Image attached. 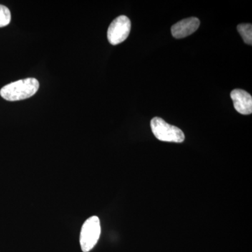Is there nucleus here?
<instances>
[{
  "label": "nucleus",
  "instance_id": "f257e3e1",
  "mask_svg": "<svg viewBox=\"0 0 252 252\" xmlns=\"http://www.w3.org/2000/svg\"><path fill=\"white\" fill-rule=\"evenodd\" d=\"M39 88V81L34 78H27L4 86L0 94L6 100H22L34 95Z\"/></svg>",
  "mask_w": 252,
  "mask_h": 252
},
{
  "label": "nucleus",
  "instance_id": "f03ea898",
  "mask_svg": "<svg viewBox=\"0 0 252 252\" xmlns=\"http://www.w3.org/2000/svg\"><path fill=\"white\" fill-rule=\"evenodd\" d=\"M151 128L158 140L177 143L185 141V135L182 130L176 126L167 124L161 118H154L151 121Z\"/></svg>",
  "mask_w": 252,
  "mask_h": 252
},
{
  "label": "nucleus",
  "instance_id": "7ed1b4c3",
  "mask_svg": "<svg viewBox=\"0 0 252 252\" xmlns=\"http://www.w3.org/2000/svg\"><path fill=\"white\" fill-rule=\"evenodd\" d=\"M101 234L100 221L98 217H91L84 222L80 233V245L84 252L94 249L98 242Z\"/></svg>",
  "mask_w": 252,
  "mask_h": 252
},
{
  "label": "nucleus",
  "instance_id": "20e7f679",
  "mask_svg": "<svg viewBox=\"0 0 252 252\" xmlns=\"http://www.w3.org/2000/svg\"><path fill=\"white\" fill-rule=\"evenodd\" d=\"M131 23L126 16H120L112 21L107 31V39L112 45H117L126 40L130 34Z\"/></svg>",
  "mask_w": 252,
  "mask_h": 252
},
{
  "label": "nucleus",
  "instance_id": "39448f33",
  "mask_svg": "<svg viewBox=\"0 0 252 252\" xmlns=\"http://www.w3.org/2000/svg\"><path fill=\"white\" fill-rule=\"evenodd\" d=\"M230 97L237 112L243 115L252 114V97L249 93L242 89H235L230 93Z\"/></svg>",
  "mask_w": 252,
  "mask_h": 252
},
{
  "label": "nucleus",
  "instance_id": "423d86ee",
  "mask_svg": "<svg viewBox=\"0 0 252 252\" xmlns=\"http://www.w3.org/2000/svg\"><path fill=\"white\" fill-rule=\"evenodd\" d=\"M200 26L198 18L191 17L182 20L180 22L172 26L171 32L172 36L177 39L185 38L193 34Z\"/></svg>",
  "mask_w": 252,
  "mask_h": 252
},
{
  "label": "nucleus",
  "instance_id": "0eeeda50",
  "mask_svg": "<svg viewBox=\"0 0 252 252\" xmlns=\"http://www.w3.org/2000/svg\"><path fill=\"white\" fill-rule=\"evenodd\" d=\"M238 32L240 33L244 41L249 45L252 44V24H240L238 26Z\"/></svg>",
  "mask_w": 252,
  "mask_h": 252
},
{
  "label": "nucleus",
  "instance_id": "6e6552de",
  "mask_svg": "<svg viewBox=\"0 0 252 252\" xmlns=\"http://www.w3.org/2000/svg\"><path fill=\"white\" fill-rule=\"evenodd\" d=\"M11 12L4 5L0 4V28L9 25L11 22Z\"/></svg>",
  "mask_w": 252,
  "mask_h": 252
}]
</instances>
